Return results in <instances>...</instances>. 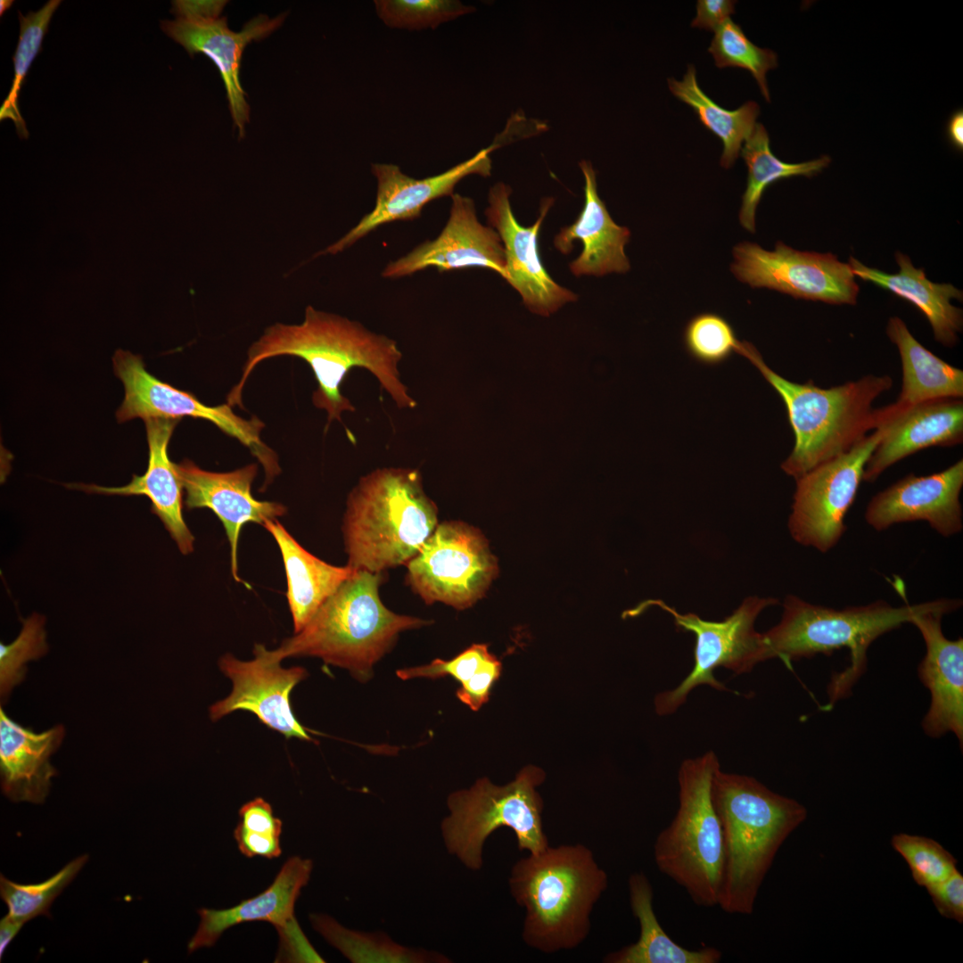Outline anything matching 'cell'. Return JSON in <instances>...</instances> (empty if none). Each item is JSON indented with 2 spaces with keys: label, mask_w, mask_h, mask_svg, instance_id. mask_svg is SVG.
<instances>
[{
  "label": "cell",
  "mask_w": 963,
  "mask_h": 963,
  "mask_svg": "<svg viewBox=\"0 0 963 963\" xmlns=\"http://www.w3.org/2000/svg\"><path fill=\"white\" fill-rule=\"evenodd\" d=\"M447 224L440 235L390 262L383 276L398 278L429 267L439 271L483 268L505 275L506 254L498 232L479 222L473 201L453 193Z\"/></svg>",
  "instance_id": "19"
},
{
  "label": "cell",
  "mask_w": 963,
  "mask_h": 963,
  "mask_svg": "<svg viewBox=\"0 0 963 963\" xmlns=\"http://www.w3.org/2000/svg\"><path fill=\"white\" fill-rule=\"evenodd\" d=\"M179 420L149 418L144 420L149 448L146 472L133 475L129 483L120 487H103L95 484H72L70 488L88 493L105 495H143L152 502V512L163 523L166 530L184 555L193 550L194 538L183 516V487L168 447Z\"/></svg>",
  "instance_id": "25"
},
{
  "label": "cell",
  "mask_w": 963,
  "mask_h": 963,
  "mask_svg": "<svg viewBox=\"0 0 963 963\" xmlns=\"http://www.w3.org/2000/svg\"><path fill=\"white\" fill-rule=\"evenodd\" d=\"M631 911L639 925L634 943L606 954L605 963H718L722 953L714 947L687 950L675 942L661 926L654 910V890L643 872H634L628 879Z\"/></svg>",
  "instance_id": "30"
},
{
  "label": "cell",
  "mask_w": 963,
  "mask_h": 963,
  "mask_svg": "<svg viewBox=\"0 0 963 963\" xmlns=\"http://www.w3.org/2000/svg\"><path fill=\"white\" fill-rule=\"evenodd\" d=\"M383 572L358 570L318 608L309 622L274 650L262 644L254 649L267 660L313 656L348 670L358 680L371 679L374 665L396 643L402 631L432 621L402 615L382 602Z\"/></svg>",
  "instance_id": "4"
},
{
  "label": "cell",
  "mask_w": 963,
  "mask_h": 963,
  "mask_svg": "<svg viewBox=\"0 0 963 963\" xmlns=\"http://www.w3.org/2000/svg\"><path fill=\"white\" fill-rule=\"evenodd\" d=\"M263 527L275 539L284 561L286 597L296 633L357 570L348 564L332 565L317 558L301 547L276 519L265 521Z\"/></svg>",
  "instance_id": "29"
},
{
  "label": "cell",
  "mask_w": 963,
  "mask_h": 963,
  "mask_svg": "<svg viewBox=\"0 0 963 963\" xmlns=\"http://www.w3.org/2000/svg\"><path fill=\"white\" fill-rule=\"evenodd\" d=\"M60 4V0H50L40 10L36 12H29L26 16L19 12L20 37L13 56V83L0 109V119H11L19 135L25 138L28 137V130L18 107L19 92L34 59L41 50L51 18Z\"/></svg>",
  "instance_id": "37"
},
{
  "label": "cell",
  "mask_w": 963,
  "mask_h": 963,
  "mask_svg": "<svg viewBox=\"0 0 963 963\" xmlns=\"http://www.w3.org/2000/svg\"><path fill=\"white\" fill-rule=\"evenodd\" d=\"M730 270L753 288H768L795 299L855 305L860 287L849 263L833 253L802 251L778 242L773 251L742 242L733 249Z\"/></svg>",
  "instance_id": "14"
},
{
  "label": "cell",
  "mask_w": 963,
  "mask_h": 963,
  "mask_svg": "<svg viewBox=\"0 0 963 963\" xmlns=\"http://www.w3.org/2000/svg\"><path fill=\"white\" fill-rule=\"evenodd\" d=\"M739 342L732 325L715 313H702L687 323L684 343L687 352L698 362L718 365L737 352Z\"/></svg>",
  "instance_id": "42"
},
{
  "label": "cell",
  "mask_w": 963,
  "mask_h": 963,
  "mask_svg": "<svg viewBox=\"0 0 963 963\" xmlns=\"http://www.w3.org/2000/svg\"><path fill=\"white\" fill-rule=\"evenodd\" d=\"M501 670V662L489 651L487 644H473L449 661L434 659L428 664L400 669L397 675L404 680L450 676L460 683L457 698L478 711L489 700Z\"/></svg>",
  "instance_id": "34"
},
{
  "label": "cell",
  "mask_w": 963,
  "mask_h": 963,
  "mask_svg": "<svg viewBox=\"0 0 963 963\" xmlns=\"http://www.w3.org/2000/svg\"><path fill=\"white\" fill-rule=\"evenodd\" d=\"M714 33L708 52L713 56L715 65L720 69L737 67L748 70L757 81L765 100L770 102L766 74L778 66L776 53L753 44L730 18Z\"/></svg>",
  "instance_id": "36"
},
{
  "label": "cell",
  "mask_w": 963,
  "mask_h": 963,
  "mask_svg": "<svg viewBox=\"0 0 963 963\" xmlns=\"http://www.w3.org/2000/svg\"><path fill=\"white\" fill-rule=\"evenodd\" d=\"M735 4L731 0H698L691 26L715 31L735 13Z\"/></svg>",
  "instance_id": "46"
},
{
  "label": "cell",
  "mask_w": 963,
  "mask_h": 963,
  "mask_svg": "<svg viewBox=\"0 0 963 963\" xmlns=\"http://www.w3.org/2000/svg\"><path fill=\"white\" fill-rule=\"evenodd\" d=\"M926 890L942 917L963 922V876L958 869Z\"/></svg>",
  "instance_id": "44"
},
{
  "label": "cell",
  "mask_w": 963,
  "mask_h": 963,
  "mask_svg": "<svg viewBox=\"0 0 963 963\" xmlns=\"http://www.w3.org/2000/svg\"><path fill=\"white\" fill-rule=\"evenodd\" d=\"M740 154L747 166L748 175L746 188L742 197L739 221L742 226L751 233L755 232L757 206L770 185L792 177L817 176L831 162L828 155L800 163H787L779 160L771 152L769 134L761 123H756L745 141Z\"/></svg>",
  "instance_id": "33"
},
{
  "label": "cell",
  "mask_w": 963,
  "mask_h": 963,
  "mask_svg": "<svg viewBox=\"0 0 963 963\" xmlns=\"http://www.w3.org/2000/svg\"><path fill=\"white\" fill-rule=\"evenodd\" d=\"M711 795L723 838L718 906L729 914L751 915L779 848L806 819L807 809L753 777L720 768Z\"/></svg>",
  "instance_id": "2"
},
{
  "label": "cell",
  "mask_w": 963,
  "mask_h": 963,
  "mask_svg": "<svg viewBox=\"0 0 963 963\" xmlns=\"http://www.w3.org/2000/svg\"><path fill=\"white\" fill-rule=\"evenodd\" d=\"M943 601L944 598L895 607L878 600L866 605L835 609L789 595L784 601L780 621L762 634L765 661L778 658L789 664L818 654H830L849 648L852 667L830 687L829 694L835 702L845 696L853 676L860 675L866 651L874 640Z\"/></svg>",
  "instance_id": "7"
},
{
  "label": "cell",
  "mask_w": 963,
  "mask_h": 963,
  "mask_svg": "<svg viewBox=\"0 0 963 963\" xmlns=\"http://www.w3.org/2000/svg\"><path fill=\"white\" fill-rule=\"evenodd\" d=\"M892 846L908 863L915 882L926 889L958 869L957 860L934 839L900 833L893 836Z\"/></svg>",
  "instance_id": "41"
},
{
  "label": "cell",
  "mask_w": 963,
  "mask_h": 963,
  "mask_svg": "<svg viewBox=\"0 0 963 963\" xmlns=\"http://www.w3.org/2000/svg\"><path fill=\"white\" fill-rule=\"evenodd\" d=\"M946 136L951 145L957 151L962 152L963 150V111L962 109L957 110L950 117L947 127Z\"/></svg>",
  "instance_id": "47"
},
{
  "label": "cell",
  "mask_w": 963,
  "mask_h": 963,
  "mask_svg": "<svg viewBox=\"0 0 963 963\" xmlns=\"http://www.w3.org/2000/svg\"><path fill=\"white\" fill-rule=\"evenodd\" d=\"M720 768L713 751L681 762L676 814L654 844L657 868L704 907L718 906L722 877V831L711 795Z\"/></svg>",
  "instance_id": "8"
},
{
  "label": "cell",
  "mask_w": 963,
  "mask_h": 963,
  "mask_svg": "<svg viewBox=\"0 0 963 963\" xmlns=\"http://www.w3.org/2000/svg\"><path fill=\"white\" fill-rule=\"evenodd\" d=\"M255 658L241 661L231 654L218 661L220 671L232 681V691L210 707L216 721L235 711H248L270 729L286 738L314 741L296 719L291 704L294 687L308 676L303 667L283 668L253 650Z\"/></svg>",
  "instance_id": "16"
},
{
  "label": "cell",
  "mask_w": 963,
  "mask_h": 963,
  "mask_svg": "<svg viewBox=\"0 0 963 963\" xmlns=\"http://www.w3.org/2000/svg\"><path fill=\"white\" fill-rule=\"evenodd\" d=\"M580 168L585 179L583 209L572 225L563 227L554 239L556 250L563 254L572 251L573 242L583 244L580 255L570 264L575 276H602L609 273H625L630 268L624 247L630 231L617 225L597 193L596 173L588 160Z\"/></svg>",
  "instance_id": "26"
},
{
  "label": "cell",
  "mask_w": 963,
  "mask_h": 963,
  "mask_svg": "<svg viewBox=\"0 0 963 963\" xmlns=\"http://www.w3.org/2000/svg\"><path fill=\"white\" fill-rule=\"evenodd\" d=\"M897 274L869 268L850 257L849 265L855 276L880 286L917 307L928 320L935 341L952 347L962 331V309L951 303L962 301L963 292L951 284H936L927 279L923 268L913 266L906 254L896 251Z\"/></svg>",
  "instance_id": "28"
},
{
  "label": "cell",
  "mask_w": 963,
  "mask_h": 963,
  "mask_svg": "<svg viewBox=\"0 0 963 963\" xmlns=\"http://www.w3.org/2000/svg\"><path fill=\"white\" fill-rule=\"evenodd\" d=\"M438 508L416 469L379 468L350 492L342 534L348 565L383 572L407 564L436 529Z\"/></svg>",
  "instance_id": "6"
},
{
  "label": "cell",
  "mask_w": 963,
  "mask_h": 963,
  "mask_svg": "<svg viewBox=\"0 0 963 963\" xmlns=\"http://www.w3.org/2000/svg\"><path fill=\"white\" fill-rule=\"evenodd\" d=\"M88 860V855L77 857L48 879L30 885L14 883L0 876V896L8 908L7 914L27 923L38 916L50 917L49 910L55 898L76 877Z\"/></svg>",
  "instance_id": "38"
},
{
  "label": "cell",
  "mask_w": 963,
  "mask_h": 963,
  "mask_svg": "<svg viewBox=\"0 0 963 963\" xmlns=\"http://www.w3.org/2000/svg\"><path fill=\"white\" fill-rule=\"evenodd\" d=\"M511 193L507 185L495 184L490 190L489 207L485 210L490 226L498 232L504 245L503 278L519 292L531 312L548 317L565 303L578 299L574 292L551 278L539 258V232L554 200L545 199L536 222L525 227L514 216L509 201Z\"/></svg>",
  "instance_id": "15"
},
{
  "label": "cell",
  "mask_w": 963,
  "mask_h": 963,
  "mask_svg": "<svg viewBox=\"0 0 963 963\" xmlns=\"http://www.w3.org/2000/svg\"><path fill=\"white\" fill-rule=\"evenodd\" d=\"M112 362L114 373L125 388L124 400L116 413L119 423L137 417L144 421L149 418L180 420L184 416L205 419L249 449L264 469V487L281 473L276 452L260 437L265 424L257 416L243 418L235 414L228 404L211 407L202 403L192 393L151 374L142 358L129 351L117 350Z\"/></svg>",
  "instance_id": "12"
},
{
  "label": "cell",
  "mask_w": 963,
  "mask_h": 963,
  "mask_svg": "<svg viewBox=\"0 0 963 963\" xmlns=\"http://www.w3.org/2000/svg\"><path fill=\"white\" fill-rule=\"evenodd\" d=\"M608 875L584 844L548 846L511 868L509 890L524 909L522 939L546 954L580 946L591 930L595 905Z\"/></svg>",
  "instance_id": "3"
},
{
  "label": "cell",
  "mask_w": 963,
  "mask_h": 963,
  "mask_svg": "<svg viewBox=\"0 0 963 963\" xmlns=\"http://www.w3.org/2000/svg\"><path fill=\"white\" fill-rule=\"evenodd\" d=\"M778 603V599L773 597H749L729 616L720 621H706L692 613H681L659 599L646 600L624 613L627 616H636L650 606H657L673 618L679 630L691 632L696 638L693 669L676 687L655 696L657 714L665 716L674 713L686 702L690 692L701 685L720 691H731L715 678L713 672L719 667L739 675L751 671L756 664L764 662L763 637L755 630L754 622L763 609Z\"/></svg>",
  "instance_id": "10"
},
{
  "label": "cell",
  "mask_w": 963,
  "mask_h": 963,
  "mask_svg": "<svg viewBox=\"0 0 963 963\" xmlns=\"http://www.w3.org/2000/svg\"><path fill=\"white\" fill-rule=\"evenodd\" d=\"M247 356L240 381L227 395V404L232 407H242L243 389L257 365L279 356L297 357L309 365L317 382L312 401L327 413V427L333 421L342 423L343 412L355 411L341 390L355 367L369 371L398 407L412 409L417 405L401 381L399 363L402 353L394 340L312 306L306 308L300 324L276 323L266 328Z\"/></svg>",
  "instance_id": "1"
},
{
  "label": "cell",
  "mask_w": 963,
  "mask_h": 963,
  "mask_svg": "<svg viewBox=\"0 0 963 963\" xmlns=\"http://www.w3.org/2000/svg\"><path fill=\"white\" fill-rule=\"evenodd\" d=\"M407 567V583L426 605L457 610L483 597L498 573L485 536L461 521L439 523Z\"/></svg>",
  "instance_id": "11"
},
{
  "label": "cell",
  "mask_w": 963,
  "mask_h": 963,
  "mask_svg": "<svg viewBox=\"0 0 963 963\" xmlns=\"http://www.w3.org/2000/svg\"><path fill=\"white\" fill-rule=\"evenodd\" d=\"M312 926L332 946L354 963H448L445 955L423 949L406 947L386 934L351 930L324 914L309 917Z\"/></svg>",
  "instance_id": "35"
},
{
  "label": "cell",
  "mask_w": 963,
  "mask_h": 963,
  "mask_svg": "<svg viewBox=\"0 0 963 963\" xmlns=\"http://www.w3.org/2000/svg\"><path fill=\"white\" fill-rule=\"evenodd\" d=\"M47 651L44 619L33 614L23 622L17 638L9 645H0V696L5 702L12 689L26 676V663L43 656Z\"/></svg>",
  "instance_id": "43"
},
{
  "label": "cell",
  "mask_w": 963,
  "mask_h": 963,
  "mask_svg": "<svg viewBox=\"0 0 963 963\" xmlns=\"http://www.w3.org/2000/svg\"><path fill=\"white\" fill-rule=\"evenodd\" d=\"M882 424L851 449L796 479L788 529L794 539L825 553L844 535L866 463L882 439Z\"/></svg>",
  "instance_id": "13"
},
{
  "label": "cell",
  "mask_w": 963,
  "mask_h": 963,
  "mask_svg": "<svg viewBox=\"0 0 963 963\" xmlns=\"http://www.w3.org/2000/svg\"><path fill=\"white\" fill-rule=\"evenodd\" d=\"M25 923L6 914L0 920V959Z\"/></svg>",
  "instance_id": "48"
},
{
  "label": "cell",
  "mask_w": 963,
  "mask_h": 963,
  "mask_svg": "<svg viewBox=\"0 0 963 963\" xmlns=\"http://www.w3.org/2000/svg\"><path fill=\"white\" fill-rule=\"evenodd\" d=\"M884 433L866 463L863 480L874 482L898 461L933 446L963 440V400L947 398L911 406H886Z\"/></svg>",
  "instance_id": "23"
},
{
  "label": "cell",
  "mask_w": 963,
  "mask_h": 963,
  "mask_svg": "<svg viewBox=\"0 0 963 963\" xmlns=\"http://www.w3.org/2000/svg\"><path fill=\"white\" fill-rule=\"evenodd\" d=\"M669 89L679 101L690 106L700 122L720 139L723 144L720 165L729 169L740 154L743 143L753 132L760 114L759 105L748 101L729 111L713 102L699 86L696 71L689 65L682 80L668 79Z\"/></svg>",
  "instance_id": "32"
},
{
  "label": "cell",
  "mask_w": 963,
  "mask_h": 963,
  "mask_svg": "<svg viewBox=\"0 0 963 963\" xmlns=\"http://www.w3.org/2000/svg\"><path fill=\"white\" fill-rule=\"evenodd\" d=\"M312 868L310 860L291 857L272 884L258 895L227 909H200V924L188 942V951L192 953L201 948L211 947L230 927L251 921L274 925L279 933L280 943L288 942L302 934L294 918V906L310 878Z\"/></svg>",
  "instance_id": "24"
},
{
  "label": "cell",
  "mask_w": 963,
  "mask_h": 963,
  "mask_svg": "<svg viewBox=\"0 0 963 963\" xmlns=\"http://www.w3.org/2000/svg\"><path fill=\"white\" fill-rule=\"evenodd\" d=\"M65 735L62 725L36 733L9 718L0 709L1 788L12 802L42 803L57 774L51 755Z\"/></svg>",
  "instance_id": "27"
},
{
  "label": "cell",
  "mask_w": 963,
  "mask_h": 963,
  "mask_svg": "<svg viewBox=\"0 0 963 963\" xmlns=\"http://www.w3.org/2000/svg\"><path fill=\"white\" fill-rule=\"evenodd\" d=\"M544 770L535 765L523 767L504 786L488 778L477 779L466 789L448 797L449 815L441 822L445 846L468 869L477 871L483 864V847L488 837L500 827L511 829L519 851L531 854L550 844L543 825L542 797L537 790L545 780Z\"/></svg>",
  "instance_id": "9"
},
{
  "label": "cell",
  "mask_w": 963,
  "mask_h": 963,
  "mask_svg": "<svg viewBox=\"0 0 963 963\" xmlns=\"http://www.w3.org/2000/svg\"><path fill=\"white\" fill-rule=\"evenodd\" d=\"M13 1L1 0L0 1V13L1 16L12 6Z\"/></svg>",
  "instance_id": "49"
},
{
  "label": "cell",
  "mask_w": 963,
  "mask_h": 963,
  "mask_svg": "<svg viewBox=\"0 0 963 963\" xmlns=\"http://www.w3.org/2000/svg\"><path fill=\"white\" fill-rule=\"evenodd\" d=\"M282 820L276 817L269 802L256 797L239 810L234 836L241 853L248 858L275 859L282 852Z\"/></svg>",
  "instance_id": "39"
},
{
  "label": "cell",
  "mask_w": 963,
  "mask_h": 963,
  "mask_svg": "<svg viewBox=\"0 0 963 963\" xmlns=\"http://www.w3.org/2000/svg\"><path fill=\"white\" fill-rule=\"evenodd\" d=\"M498 146V144H493L445 172L422 179L404 174L399 167L394 164H372L371 171L377 180L376 199L373 210L365 215L341 239L320 253L336 254L350 247L383 224L419 218L423 208L427 203L444 196H452L457 183L469 175L490 176V153Z\"/></svg>",
  "instance_id": "17"
},
{
  "label": "cell",
  "mask_w": 963,
  "mask_h": 963,
  "mask_svg": "<svg viewBox=\"0 0 963 963\" xmlns=\"http://www.w3.org/2000/svg\"><path fill=\"white\" fill-rule=\"evenodd\" d=\"M886 334L899 350L902 380L897 403L911 406L963 397V371L925 348L898 317L889 318Z\"/></svg>",
  "instance_id": "31"
},
{
  "label": "cell",
  "mask_w": 963,
  "mask_h": 963,
  "mask_svg": "<svg viewBox=\"0 0 963 963\" xmlns=\"http://www.w3.org/2000/svg\"><path fill=\"white\" fill-rule=\"evenodd\" d=\"M226 4L225 0H177L172 2L171 11L177 19L207 22L218 20Z\"/></svg>",
  "instance_id": "45"
},
{
  "label": "cell",
  "mask_w": 963,
  "mask_h": 963,
  "mask_svg": "<svg viewBox=\"0 0 963 963\" xmlns=\"http://www.w3.org/2000/svg\"><path fill=\"white\" fill-rule=\"evenodd\" d=\"M285 16L286 12L270 19L260 14L248 21L239 32L229 29L226 17L207 22H193L177 18L160 21L162 30L191 56L202 54L216 64L225 85L229 110L240 139L244 136V127L250 119L246 93L239 78L243 50L251 41L262 40L276 30Z\"/></svg>",
  "instance_id": "22"
},
{
  "label": "cell",
  "mask_w": 963,
  "mask_h": 963,
  "mask_svg": "<svg viewBox=\"0 0 963 963\" xmlns=\"http://www.w3.org/2000/svg\"><path fill=\"white\" fill-rule=\"evenodd\" d=\"M960 599L945 598L938 606L915 614L910 623L919 630L926 654L918 665V677L931 696L930 706L922 720L924 732L931 737L953 733L963 743V639L947 638L942 618L958 610Z\"/></svg>",
  "instance_id": "18"
},
{
  "label": "cell",
  "mask_w": 963,
  "mask_h": 963,
  "mask_svg": "<svg viewBox=\"0 0 963 963\" xmlns=\"http://www.w3.org/2000/svg\"><path fill=\"white\" fill-rule=\"evenodd\" d=\"M176 469L185 491V506L188 509L209 508L222 523L230 545L233 578L245 584L238 574L237 563L238 542L243 525L255 523L263 526L265 521L284 515L286 507L253 497L251 484L258 473L257 464L216 473L203 470L193 461L185 459L176 464Z\"/></svg>",
  "instance_id": "21"
},
{
  "label": "cell",
  "mask_w": 963,
  "mask_h": 963,
  "mask_svg": "<svg viewBox=\"0 0 963 963\" xmlns=\"http://www.w3.org/2000/svg\"><path fill=\"white\" fill-rule=\"evenodd\" d=\"M737 352L759 370L785 404L794 445L781 468L795 480L851 449L885 418V407L874 409L872 404L892 388L887 374H868L824 389L811 381L798 383L781 376L748 342H740Z\"/></svg>",
  "instance_id": "5"
},
{
  "label": "cell",
  "mask_w": 963,
  "mask_h": 963,
  "mask_svg": "<svg viewBox=\"0 0 963 963\" xmlns=\"http://www.w3.org/2000/svg\"><path fill=\"white\" fill-rule=\"evenodd\" d=\"M962 487V459L929 475L910 473L872 498L865 520L877 531L900 523L926 521L943 537L955 535L963 528Z\"/></svg>",
  "instance_id": "20"
},
{
  "label": "cell",
  "mask_w": 963,
  "mask_h": 963,
  "mask_svg": "<svg viewBox=\"0 0 963 963\" xmlns=\"http://www.w3.org/2000/svg\"><path fill=\"white\" fill-rule=\"evenodd\" d=\"M375 11L385 25L395 29H435L473 12L455 0H375Z\"/></svg>",
  "instance_id": "40"
}]
</instances>
